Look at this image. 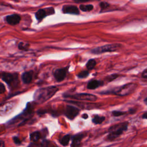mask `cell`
<instances>
[{"label":"cell","instance_id":"5b68a950","mask_svg":"<svg viewBox=\"0 0 147 147\" xmlns=\"http://www.w3.org/2000/svg\"><path fill=\"white\" fill-rule=\"evenodd\" d=\"M122 47V45L118 43H113L105 45L103 46L95 48L91 50V52L94 54H100L107 52H114L118 50Z\"/></svg>","mask_w":147,"mask_h":147},{"label":"cell","instance_id":"7c38bea8","mask_svg":"<svg viewBox=\"0 0 147 147\" xmlns=\"http://www.w3.org/2000/svg\"><path fill=\"white\" fill-rule=\"evenodd\" d=\"M85 136L86 134L82 133L74 135L72 138V143L71 145V147H79L80 145L82 140Z\"/></svg>","mask_w":147,"mask_h":147},{"label":"cell","instance_id":"30bf717a","mask_svg":"<svg viewBox=\"0 0 147 147\" xmlns=\"http://www.w3.org/2000/svg\"><path fill=\"white\" fill-rule=\"evenodd\" d=\"M62 12L64 14H79V10L77 6L71 5H64L62 7Z\"/></svg>","mask_w":147,"mask_h":147},{"label":"cell","instance_id":"3957f363","mask_svg":"<svg viewBox=\"0 0 147 147\" xmlns=\"http://www.w3.org/2000/svg\"><path fill=\"white\" fill-rule=\"evenodd\" d=\"M137 87V85L136 84L130 83L123 85L118 88H115L111 90L102 92V94H113L119 96H126L133 92Z\"/></svg>","mask_w":147,"mask_h":147},{"label":"cell","instance_id":"2e32d148","mask_svg":"<svg viewBox=\"0 0 147 147\" xmlns=\"http://www.w3.org/2000/svg\"><path fill=\"white\" fill-rule=\"evenodd\" d=\"M30 140L32 142H37L38 141L42 136V133L39 131H36L30 134L29 135Z\"/></svg>","mask_w":147,"mask_h":147},{"label":"cell","instance_id":"d590c367","mask_svg":"<svg viewBox=\"0 0 147 147\" xmlns=\"http://www.w3.org/2000/svg\"><path fill=\"white\" fill-rule=\"evenodd\" d=\"M129 111L130 114H133V113H135V110H133V109H130V110H129Z\"/></svg>","mask_w":147,"mask_h":147},{"label":"cell","instance_id":"7402d4cb","mask_svg":"<svg viewBox=\"0 0 147 147\" xmlns=\"http://www.w3.org/2000/svg\"><path fill=\"white\" fill-rule=\"evenodd\" d=\"M30 44L29 43H25L24 42H20L18 45V48L21 51H28L29 50Z\"/></svg>","mask_w":147,"mask_h":147},{"label":"cell","instance_id":"ba28073f","mask_svg":"<svg viewBox=\"0 0 147 147\" xmlns=\"http://www.w3.org/2000/svg\"><path fill=\"white\" fill-rule=\"evenodd\" d=\"M79 112L80 110L76 106L67 105L64 111V114L68 119L72 120L78 115Z\"/></svg>","mask_w":147,"mask_h":147},{"label":"cell","instance_id":"9c48e42d","mask_svg":"<svg viewBox=\"0 0 147 147\" xmlns=\"http://www.w3.org/2000/svg\"><path fill=\"white\" fill-rule=\"evenodd\" d=\"M67 69L68 67H64L58 68L55 70L53 73V75L57 82H61L65 79L67 72Z\"/></svg>","mask_w":147,"mask_h":147},{"label":"cell","instance_id":"44dd1931","mask_svg":"<svg viewBox=\"0 0 147 147\" xmlns=\"http://www.w3.org/2000/svg\"><path fill=\"white\" fill-rule=\"evenodd\" d=\"M80 9L83 11H90L92 10L94 8V6L92 5L88 4V5H80L79 6Z\"/></svg>","mask_w":147,"mask_h":147},{"label":"cell","instance_id":"4fadbf2b","mask_svg":"<svg viewBox=\"0 0 147 147\" xmlns=\"http://www.w3.org/2000/svg\"><path fill=\"white\" fill-rule=\"evenodd\" d=\"M33 78V72L30 71H26L24 72L21 76V79L22 82L25 84L30 83Z\"/></svg>","mask_w":147,"mask_h":147},{"label":"cell","instance_id":"83f0119b","mask_svg":"<svg viewBox=\"0 0 147 147\" xmlns=\"http://www.w3.org/2000/svg\"><path fill=\"white\" fill-rule=\"evenodd\" d=\"M13 140L14 141V142L17 144V145H19L21 144V141L20 140V138L16 136H14L13 137Z\"/></svg>","mask_w":147,"mask_h":147},{"label":"cell","instance_id":"5bb4252c","mask_svg":"<svg viewBox=\"0 0 147 147\" xmlns=\"http://www.w3.org/2000/svg\"><path fill=\"white\" fill-rule=\"evenodd\" d=\"M103 84V82L102 81L97 80H91L88 83L87 88L89 90H94L102 86Z\"/></svg>","mask_w":147,"mask_h":147},{"label":"cell","instance_id":"e0dca14e","mask_svg":"<svg viewBox=\"0 0 147 147\" xmlns=\"http://www.w3.org/2000/svg\"><path fill=\"white\" fill-rule=\"evenodd\" d=\"M70 103H73L74 104L77 105L78 106L82 107L83 109H94L98 107L97 105L95 104H89V103H80V102H69Z\"/></svg>","mask_w":147,"mask_h":147},{"label":"cell","instance_id":"ffe728a7","mask_svg":"<svg viewBox=\"0 0 147 147\" xmlns=\"http://www.w3.org/2000/svg\"><path fill=\"white\" fill-rule=\"evenodd\" d=\"M105 119V117L103 116H99L98 115H95L92 118V122L94 124H101Z\"/></svg>","mask_w":147,"mask_h":147},{"label":"cell","instance_id":"8d00e7d4","mask_svg":"<svg viewBox=\"0 0 147 147\" xmlns=\"http://www.w3.org/2000/svg\"><path fill=\"white\" fill-rule=\"evenodd\" d=\"M144 102H145V103L146 105H147V97L144 99Z\"/></svg>","mask_w":147,"mask_h":147},{"label":"cell","instance_id":"603a6c76","mask_svg":"<svg viewBox=\"0 0 147 147\" xmlns=\"http://www.w3.org/2000/svg\"><path fill=\"white\" fill-rule=\"evenodd\" d=\"M96 64V61L94 59H90L86 64V67L88 70H91L95 67Z\"/></svg>","mask_w":147,"mask_h":147},{"label":"cell","instance_id":"ac0fdd59","mask_svg":"<svg viewBox=\"0 0 147 147\" xmlns=\"http://www.w3.org/2000/svg\"><path fill=\"white\" fill-rule=\"evenodd\" d=\"M40 147H58V146L54 142L44 140L40 144Z\"/></svg>","mask_w":147,"mask_h":147},{"label":"cell","instance_id":"836d02e7","mask_svg":"<svg viewBox=\"0 0 147 147\" xmlns=\"http://www.w3.org/2000/svg\"><path fill=\"white\" fill-rule=\"evenodd\" d=\"M142 118L144 119H147V112L145 113L143 115H142Z\"/></svg>","mask_w":147,"mask_h":147},{"label":"cell","instance_id":"4316f807","mask_svg":"<svg viewBox=\"0 0 147 147\" xmlns=\"http://www.w3.org/2000/svg\"><path fill=\"white\" fill-rule=\"evenodd\" d=\"M99 6L100 7V8L103 10V9H105L106 8L108 7V6H109V4L107 2H102L99 3Z\"/></svg>","mask_w":147,"mask_h":147},{"label":"cell","instance_id":"484cf974","mask_svg":"<svg viewBox=\"0 0 147 147\" xmlns=\"http://www.w3.org/2000/svg\"><path fill=\"white\" fill-rule=\"evenodd\" d=\"M119 76L118 74H112L110 75H109L107 77H106V79L107 82H111L113 80L117 78H118Z\"/></svg>","mask_w":147,"mask_h":147},{"label":"cell","instance_id":"52a82bcc","mask_svg":"<svg viewBox=\"0 0 147 147\" xmlns=\"http://www.w3.org/2000/svg\"><path fill=\"white\" fill-rule=\"evenodd\" d=\"M65 97H68L79 100H86L91 102H94L97 99L96 96L87 93H79L74 95H67Z\"/></svg>","mask_w":147,"mask_h":147},{"label":"cell","instance_id":"d4e9b609","mask_svg":"<svg viewBox=\"0 0 147 147\" xmlns=\"http://www.w3.org/2000/svg\"><path fill=\"white\" fill-rule=\"evenodd\" d=\"M112 115L114 117H119L122 116L125 114H126V112L122 111H117V110H114L111 112Z\"/></svg>","mask_w":147,"mask_h":147},{"label":"cell","instance_id":"6da1fadb","mask_svg":"<svg viewBox=\"0 0 147 147\" xmlns=\"http://www.w3.org/2000/svg\"><path fill=\"white\" fill-rule=\"evenodd\" d=\"M58 90V88L56 86H49L39 88L34 94V100L37 103H42L51 98Z\"/></svg>","mask_w":147,"mask_h":147},{"label":"cell","instance_id":"9a60e30c","mask_svg":"<svg viewBox=\"0 0 147 147\" xmlns=\"http://www.w3.org/2000/svg\"><path fill=\"white\" fill-rule=\"evenodd\" d=\"M47 15H48L47 8L45 9H41L38 10L36 13H35V16L36 19L38 21H42ZM49 16V15H48Z\"/></svg>","mask_w":147,"mask_h":147},{"label":"cell","instance_id":"1f68e13d","mask_svg":"<svg viewBox=\"0 0 147 147\" xmlns=\"http://www.w3.org/2000/svg\"><path fill=\"white\" fill-rule=\"evenodd\" d=\"M0 147H5V142L2 140H0Z\"/></svg>","mask_w":147,"mask_h":147},{"label":"cell","instance_id":"7a4b0ae2","mask_svg":"<svg viewBox=\"0 0 147 147\" xmlns=\"http://www.w3.org/2000/svg\"><path fill=\"white\" fill-rule=\"evenodd\" d=\"M128 127L127 122H121L112 125L109 129V134L107 136V140L109 141H114L119 137L124 131H126Z\"/></svg>","mask_w":147,"mask_h":147},{"label":"cell","instance_id":"e575fe53","mask_svg":"<svg viewBox=\"0 0 147 147\" xmlns=\"http://www.w3.org/2000/svg\"><path fill=\"white\" fill-rule=\"evenodd\" d=\"M28 147H35V145H34V143L32 142V143H30V144L28 146Z\"/></svg>","mask_w":147,"mask_h":147},{"label":"cell","instance_id":"4dcf8cb0","mask_svg":"<svg viewBox=\"0 0 147 147\" xmlns=\"http://www.w3.org/2000/svg\"><path fill=\"white\" fill-rule=\"evenodd\" d=\"M142 76L144 78H145V79H147V69H145L144 71V72H142Z\"/></svg>","mask_w":147,"mask_h":147},{"label":"cell","instance_id":"f1b7e54d","mask_svg":"<svg viewBox=\"0 0 147 147\" xmlns=\"http://www.w3.org/2000/svg\"><path fill=\"white\" fill-rule=\"evenodd\" d=\"M5 91H6L5 86L3 83L0 82V94H3L5 92Z\"/></svg>","mask_w":147,"mask_h":147},{"label":"cell","instance_id":"cb8c5ba5","mask_svg":"<svg viewBox=\"0 0 147 147\" xmlns=\"http://www.w3.org/2000/svg\"><path fill=\"white\" fill-rule=\"evenodd\" d=\"M88 74H89L88 71H81L80 72H79V73L78 74L77 76H78V77L79 78L82 79V78H85L87 77L88 75Z\"/></svg>","mask_w":147,"mask_h":147},{"label":"cell","instance_id":"8992f818","mask_svg":"<svg viewBox=\"0 0 147 147\" xmlns=\"http://www.w3.org/2000/svg\"><path fill=\"white\" fill-rule=\"evenodd\" d=\"M2 79L6 82L9 87H16L18 83V78L17 74L9 72H2L1 74Z\"/></svg>","mask_w":147,"mask_h":147},{"label":"cell","instance_id":"277c9868","mask_svg":"<svg viewBox=\"0 0 147 147\" xmlns=\"http://www.w3.org/2000/svg\"><path fill=\"white\" fill-rule=\"evenodd\" d=\"M32 112H33V107L31 103H28L26 105V107L24 109V110L18 115H17V117H15L14 118H13V119H11L9 121H8L7 122V125H14V123L18 122L20 121L21 122H20V124L19 125V126H21L23 123L25 122V121L28 120L30 118L31 114H32Z\"/></svg>","mask_w":147,"mask_h":147},{"label":"cell","instance_id":"74e56055","mask_svg":"<svg viewBox=\"0 0 147 147\" xmlns=\"http://www.w3.org/2000/svg\"><path fill=\"white\" fill-rule=\"evenodd\" d=\"M1 73H0V78H1Z\"/></svg>","mask_w":147,"mask_h":147},{"label":"cell","instance_id":"8fae6325","mask_svg":"<svg viewBox=\"0 0 147 147\" xmlns=\"http://www.w3.org/2000/svg\"><path fill=\"white\" fill-rule=\"evenodd\" d=\"M5 20L8 24L14 26L20 23L21 21V17L19 14H13L7 16L5 18Z\"/></svg>","mask_w":147,"mask_h":147},{"label":"cell","instance_id":"f546056e","mask_svg":"<svg viewBox=\"0 0 147 147\" xmlns=\"http://www.w3.org/2000/svg\"><path fill=\"white\" fill-rule=\"evenodd\" d=\"M72 1H74L76 3H82V2H86L94 1V0H72Z\"/></svg>","mask_w":147,"mask_h":147},{"label":"cell","instance_id":"d6a6232c","mask_svg":"<svg viewBox=\"0 0 147 147\" xmlns=\"http://www.w3.org/2000/svg\"><path fill=\"white\" fill-rule=\"evenodd\" d=\"M82 117L83 118H84V119H87L88 118V115H87V114H86V113H85V114H83V115H82Z\"/></svg>","mask_w":147,"mask_h":147},{"label":"cell","instance_id":"d6986e66","mask_svg":"<svg viewBox=\"0 0 147 147\" xmlns=\"http://www.w3.org/2000/svg\"><path fill=\"white\" fill-rule=\"evenodd\" d=\"M70 138H71L70 134H66V135L64 136L63 137H62L59 140V142L63 146H65L68 145L69 142L70 141Z\"/></svg>","mask_w":147,"mask_h":147}]
</instances>
